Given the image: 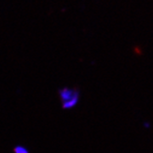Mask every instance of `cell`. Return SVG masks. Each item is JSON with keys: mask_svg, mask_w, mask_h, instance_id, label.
Wrapping results in <instances>:
<instances>
[{"mask_svg": "<svg viewBox=\"0 0 153 153\" xmlns=\"http://www.w3.org/2000/svg\"><path fill=\"white\" fill-rule=\"evenodd\" d=\"M59 97L63 110H71L80 100V92L77 88L62 87L59 90Z\"/></svg>", "mask_w": 153, "mask_h": 153, "instance_id": "1", "label": "cell"}, {"mask_svg": "<svg viewBox=\"0 0 153 153\" xmlns=\"http://www.w3.org/2000/svg\"><path fill=\"white\" fill-rule=\"evenodd\" d=\"M13 153H30V150L22 145H17L13 148Z\"/></svg>", "mask_w": 153, "mask_h": 153, "instance_id": "2", "label": "cell"}]
</instances>
